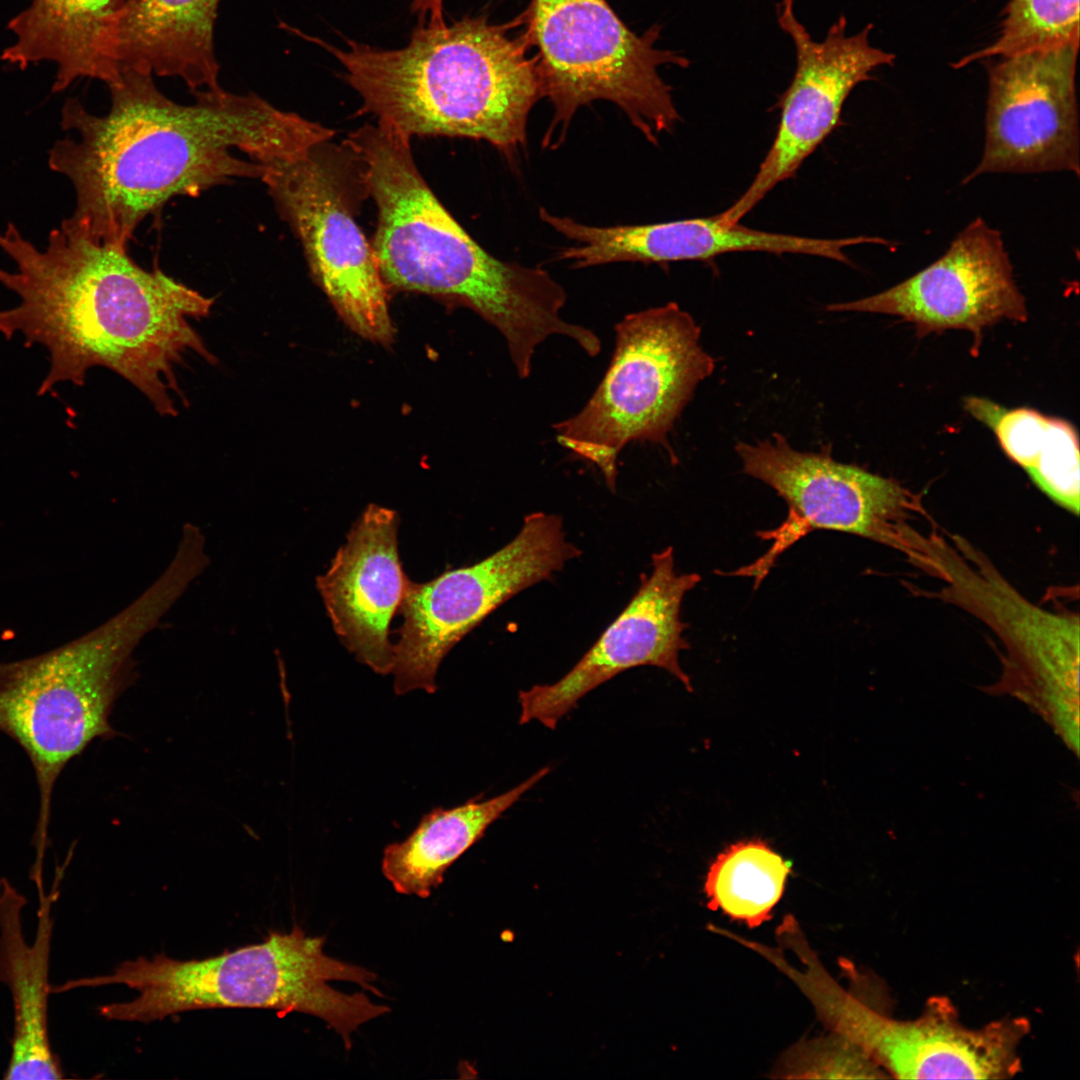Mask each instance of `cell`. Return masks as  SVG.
Here are the masks:
<instances>
[{
	"instance_id": "1",
	"label": "cell",
	"mask_w": 1080,
	"mask_h": 1080,
	"mask_svg": "<svg viewBox=\"0 0 1080 1080\" xmlns=\"http://www.w3.org/2000/svg\"><path fill=\"white\" fill-rule=\"evenodd\" d=\"M108 89L104 115L78 98L65 101L61 127L74 137L54 143L48 165L75 192V210L61 224L124 247L174 197L260 179L265 164L302 157L334 135L254 93L203 89L194 91L193 103L180 104L152 75L134 70H121Z\"/></svg>"
},
{
	"instance_id": "2",
	"label": "cell",
	"mask_w": 1080,
	"mask_h": 1080,
	"mask_svg": "<svg viewBox=\"0 0 1080 1080\" xmlns=\"http://www.w3.org/2000/svg\"><path fill=\"white\" fill-rule=\"evenodd\" d=\"M0 250L14 264L0 266V283L19 297L0 309V333H20L49 351L40 395L60 382L82 385L90 368L102 366L138 388L159 414L176 416L174 395L185 400L176 366L190 354L217 362L190 323L210 314L214 298L161 269L142 268L127 247L61 224L37 247L8 223Z\"/></svg>"
},
{
	"instance_id": "3",
	"label": "cell",
	"mask_w": 1080,
	"mask_h": 1080,
	"mask_svg": "<svg viewBox=\"0 0 1080 1080\" xmlns=\"http://www.w3.org/2000/svg\"><path fill=\"white\" fill-rule=\"evenodd\" d=\"M348 144L377 206L372 249L386 285L473 309L503 335L520 378L550 336L588 341L589 329L561 317L567 294L547 271L492 256L450 215L417 169L409 137L368 125Z\"/></svg>"
},
{
	"instance_id": "4",
	"label": "cell",
	"mask_w": 1080,
	"mask_h": 1080,
	"mask_svg": "<svg viewBox=\"0 0 1080 1080\" xmlns=\"http://www.w3.org/2000/svg\"><path fill=\"white\" fill-rule=\"evenodd\" d=\"M313 41L338 60L378 124L409 138L485 140L506 154L526 143L528 115L542 97L537 64L487 16L418 24L398 49Z\"/></svg>"
},
{
	"instance_id": "5",
	"label": "cell",
	"mask_w": 1080,
	"mask_h": 1080,
	"mask_svg": "<svg viewBox=\"0 0 1080 1080\" xmlns=\"http://www.w3.org/2000/svg\"><path fill=\"white\" fill-rule=\"evenodd\" d=\"M191 587L168 564L130 604L69 643L0 663V731L28 756L38 786L35 854L45 855L52 794L66 765L95 739L114 736L113 705L136 679L134 653Z\"/></svg>"
},
{
	"instance_id": "6",
	"label": "cell",
	"mask_w": 1080,
	"mask_h": 1080,
	"mask_svg": "<svg viewBox=\"0 0 1080 1080\" xmlns=\"http://www.w3.org/2000/svg\"><path fill=\"white\" fill-rule=\"evenodd\" d=\"M326 938L307 936L298 926L289 933L271 932L259 944L201 960H176L158 954L121 963L107 975L69 980L59 993L75 988L121 984L138 991L130 1001L99 1008L108 1020H162L180 1012L210 1008L275 1009L281 1015L300 1012L322 1019L343 1039L367 1021L390 1011L364 993L346 994L328 982L350 981L383 997L374 986L377 975L323 952Z\"/></svg>"
},
{
	"instance_id": "7",
	"label": "cell",
	"mask_w": 1080,
	"mask_h": 1080,
	"mask_svg": "<svg viewBox=\"0 0 1080 1080\" xmlns=\"http://www.w3.org/2000/svg\"><path fill=\"white\" fill-rule=\"evenodd\" d=\"M700 327L676 303L626 315L599 386L574 416L553 425L557 442L595 465L615 491L621 450L650 442L676 456L668 433L715 360L700 345Z\"/></svg>"
},
{
	"instance_id": "8",
	"label": "cell",
	"mask_w": 1080,
	"mask_h": 1080,
	"mask_svg": "<svg viewBox=\"0 0 1080 1080\" xmlns=\"http://www.w3.org/2000/svg\"><path fill=\"white\" fill-rule=\"evenodd\" d=\"M527 18L541 96L554 108L543 147L561 144L576 111L596 100L617 105L653 144L672 131L680 116L658 70L689 62L655 47L659 27L637 35L606 0H532Z\"/></svg>"
},
{
	"instance_id": "9",
	"label": "cell",
	"mask_w": 1080,
	"mask_h": 1080,
	"mask_svg": "<svg viewBox=\"0 0 1080 1080\" xmlns=\"http://www.w3.org/2000/svg\"><path fill=\"white\" fill-rule=\"evenodd\" d=\"M581 553L567 541L560 516L533 512L512 541L482 561L425 583L409 580L393 645L396 694L434 693L439 665L455 644L501 604Z\"/></svg>"
},
{
	"instance_id": "10",
	"label": "cell",
	"mask_w": 1080,
	"mask_h": 1080,
	"mask_svg": "<svg viewBox=\"0 0 1080 1080\" xmlns=\"http://www.w3.org/2000/svg\"><path fill=\"white\" fill-rule=\"evenodd\" d=\"M735 450L744 473L773 488L786 502L788 515L779 527L759 533L773 541L766 553L730 575L753 577L758 587L777 557L813 530L910 544L899 521L914 504L895 481L835 461L829 446L819 453L796 451L778 433L756 444L739 442Z\"/></svg>"
},
{
	"instance_id": "11",
	"label": "cell",
	"mask_w": 1080,
	"mask_h": 1080,
	"mask_svg": "<svg viewBox=\"0 0 1080 1080\" xmlns=\"http://www.w3.org/2000/svg\"><path fill=\"white\" fill-rule=\"evenodd\" d=\"M320 146L264 165L261 180L300 240L310 270L338 314L360 336L390 344L386 284L351 212L336 169Z\"/></svg>"
},
{
	"instance_id": "12",
	"label": "cell",
	"mask_w": 1080,
	"mask_h": 1080,
	"mask_svg": "<svg viewBox=\"0 0 1080 1080\" xmlns=\"http://www.w3.org/2000/svg\"><path fill=\"white\" fill-rule=\"evenodd\" d=\"M777 18L793 40L797 66L780 103L774 141L758 172L734 204L719 214L729 224L739 223L777 184L793 176L839 124L844 102L855 86L895 59L894 54L870 44L871 24L848 36L846 19L841 16L822 41H814L796 18L793 0L780 1Z\"/></svg>"
},
{
	"instance_id": "13",
	"label": "cell",
	"mask_w": 1080,
	"mask_h": 1080,
	"mask_svg": "<svg viewBox=\"0 0 1080 1080\" xmlns=\"http://www.w3.org/2000/svg\"><path fill=\"white\" fill-rule=\"evenodd\" d=\"M1078 48L1020 54L988 65L983 155L964 182L987 173L1079 175Z\"/></svg>"
},
{
	"instance_id": "14",
	"label": "cell",
	"mask_w": 1080,
	"mask_h": 1080,
	"mask_svg": "<svg viewBox=\"0 0 1080 1080\" xmlns=\"http://www.w3.org/2000/svg\"><path fill=\"white\" fill-rule=\"evenodd\" d=\"M700 581L698 573L676 572L672 546L654 553L651 573L640 576L631 601L574 667L552 684L519 691V723L535 720L555 729L586 694L638 666L664 669L692 692L679 662L680 652L690 647L680 613L685 594Z\"/></svg>"
},
{
	"instance_id": "15",
	"label": "cell",
	"mask_w": 1080,
	"mask_h": 1080,
	"mask_svg": "<svg viewBox=\"0 0 1080 1080\" xmlns=\"http://www.w3.org/2000/svg\"><path fill=\"white\" fill-rule=\"evenodd\" d=\"M826 310L895 315L915 324L921 335L965 329L975 338L1000 320L1027 319L1001 234L981 218L968 224L939 259L910 278L873 296L830 304Z\"/></svg>"
},
{
	"instance_id": "16",
	"label": "cell",
	"mask_w": 1080,
	"mask_h": 1080,
	"mask_svg": "<svg viewBox=\"0 0 1080 1080\" xmlns=\"http://www.w3.org/2000/svg\"><path fill=\"white\" fill-rule=\"evenodd\" d=\"M823 1021L879 1066L910 1079L1006 1077L1015 1072L1016 1044L1024 1032V1024L1016 1022L971 1030L944 1006L933 1007L917 1020L898 1021L845 988L827 998Z\"/></svg>"
},
{
	"instance_id": "17",
	"label": "cell",
	"mask_w": 1080,
	"mask_h": 1080,
	"mask_svg": "<svg viewBox=\"0 0 1080 1080\" xmlns=\"http://www.w3.org/2000/svg\"><path fill=\"white\" fill-rule=\"evenodd\" d=\"M398 525L396 511L369 504L316 582L343 645L383 675L393 665L389 626L409 582L398 554Z\"/></svg>"
},
{
	"instance_id": "18",
	"label": "cell",
	"mask_w": 1080,
	"mask_h": 1080,
	"mask_svg": "<svg viewBox=\"0 0 1080 1080\" xmlns=\"http://www.w3.org/2000/svg\"><path fill=\"white\" fill-rule=\"evenodd\" d=\"M541 220L570 240L557 258L574 268L615 262L665 263L707 260L740 251L820 256L849 264L845 249L863 236L820 239L751 229L723 222L719 215L646 225L598 227L539 210Z\"/></svg>"
},
{
	"instance_id": "19",
	"label": "cell",
	"mask_w": 1080,
	"mask_h": 1080,
	"mask_svg": "<svg viewBox=\"0 0 1080 1080\" xmlns=\"http://www.w3.org/2000/svg\"><path fill=\"white\" fill-rule=\"evenodd\" d=\"M39 899L38 921L32 945L22 928L26 898L6 879H0V983L12 996L14 1030L4 1074L10 1080L62 1079L64 1071L53 1052L48 1030L52 905L56 887L46 894L43 871L32 872Z\"/></svg>"
},
{
	"instance_id": "20",
	"label": "cell",
	"mask_w": 1080,
	"mask_h": 1080,
	"mask_svg": "<svg viewBox=\"0 0 1080 1080\" xmlns=\"http://www.w3.org/2000/svg\"><path fill=\"white\" fill-rule=\"evenodd\" d=\"M123 0H31L8 22L14 42L0 59L25 69L48 61L56 64L53 92L83 78L107 86L120 71L114 59V40Z\"/></svg>"
},
{
	"instance_id": "21",
	"label": "cell",
	"mask_w": 1080,
	"mask_h": 1080,
	"mask_svg": "<svg viewBox=\"0 0 1080 1080\" xmlns=\"http://www.w3.org/2000/svg\"><path fill=\"white\" fill-rule=\"evenodd\" d=\"M221 0H123L114 40L121 70L219 88L214 26Z\"/></svg>"
},
{
	"instance_id": "22",
	"label": "cell",
	"mask_w": 1080,
	"mask_h": 1080,
	"mask_svg": "<svg viewBox=\"0 0 1080 1080\" xmlns=\"http://www.w3.org/2000/svg\"><path fill=\"white\" fill-rule=\"evenodd\" d=\"M927 554L926 562L944 576L955 597L983 616L1009 649L1052 678L1076 675L1078 617L1034 606L985 564H978L980 568L974 570L955 559L940 543Z\"/></svg>"
},
{
	"instance_id": "23",
	"label": "cell",
	"mask_w": 1080,
	"mask_h": 1080,
	"mask_svg": "<svg viewBox=\"0 0 1080 1080\" xmlns=\"http://www.w3.org/2000/svg\"><path fill=\"white\" fill-rule=\"evenodd\" d=\"M550 772L544 767L505 793L425 814L403 841L383 851L382 872L397 893L430 896L447 869L478 842L487 828Z\"/></svg>"
},
{
	"instance_id": "24",
	"label": "cell",
	"mask_w": 1080,
	"mask_h": 1080,
	"mask_svg": "<svg viewBox=\"0 0 1080 1080\" xmlns=\"http://www.w3.org/2000/svg\"><path fill=\"white\" fill-rule=\"evenodd\" d=\"M965 408L996 435L1002 449L1053 501L1079 512V444L1065 420L1028 408L1006 409L969 397Z\"/></svg>"
},
{
	"instance_id": "25",
	"label": "cell",
	"mask_w": 1080,
	"mask_h": 1080,
	"mask_svg": "<svg viewBox=\"0 0 1080 1080\" xmlns=\"http://www.w3.org/2000/svg\"><path fill=\"white\" fill-rule=\"evenodd\" d=\"M791 865L765 841H739L710 865L704 891L710 910L756 928L771 919L781 899Z\"/></svg>"
},
{
	"instance_id": "26",
	"label": "cell",
	"mask_w": 1080,
	"mask_h": 1080,
	"mask_svg": "<svg viewBox=\"0 0 1080 1080\" xmlns=\"http://www.w3.org/2000/svg\"><path fill=\"white\" fill-rule=\"evenodd\" d=\"M995 41L953 64L1079 46V0H1011Z\"/></svg>"
},
{
	"instance_id": "27",
	"label": "cell",
	"mask_w": 1080,
	"mask_h": 1080,
	"mask_svg": "<svg viewBox=\"0 0 1080 1080\" xmlns=\"http://www.w3.org/2000/svg\"><path fill=\"white\" fill-rule=\"evenodd\" d=\"M880 1066L860 1047L844 1037L829 1035L801 1041L790 1048L776 1068L786 1079L880 1078Z\"/></svg>"
},
{
	"instance_id": "28",
	"label": "cell",
	"mask_w": 1080,
	"mask_h": 1080,
	"mask_svg": "<svg viewBox=\"0 0 1080 1080\" xmlns=\"http://www.w3.org/2000/svg\"><path fill=\"white\" fill-rule=\"evenodd\" d=\"M411 10L418 17L419 23L432 25L445 24L444 0H412Z\"/></svg>"
}]
</instances>
